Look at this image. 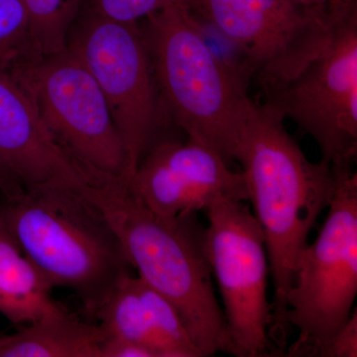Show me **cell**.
Returning a JSON list of instances; mask_svg holds the SVG:
<instances>
[{
  "label": "cell",
  "mask_w": 357,
  "mask_h": 357,
  "mask_svg": "<svg viewBox=\"0 0 357 357\" xmlns=\"http://www.w3.org/2000/svg\"><path fill=\"white\" fill-rule=\"evenodd\" d=\"M204 211V250L222 296L227 354L275 356L268 337L270 267L261 229L246 202L218 199Z\"/></svg>",
  "instance_id": "obj_9"
},
{
  "label": "cell",
  "mask_w": 357,
  "mask_h": 357,
  "mask_svg": "<svg viewBox=\"0 0 357 357\" xmlns=\"http://www.w3.org/2000/svg\"><path fill=\"white\" fill-rule=\"evenodd\" d=\"M59 145L96 175L126 178V148L100 86L69 47L7 69Z\"/></svg>",
  "instance_id": "obj_7"
},
{
  "label": "cell",
  "mask_w": 357,
  "mask_h": 357,
  "mask_svg": "<svg viewBox=\"0 0 357 357\" xmlns=\"http://www.w3.org/2000/svg\"><path fill=\"white\" fill-rule=\"evenodd\" d=\"M296 0H188L197 17L215 28L243 56L263 91L292 79L326 40L335 9Z\"/></svg>",
  "instance_id": "obj_10"
},
{
  "label": "cell",
  "mask_w": 357,
  "mask_h": 357,
  "mask_svg": "<svg viewBox=\"0 0 357 357\" xmlns=\"http://www.w3.org/2000/svg\"><path fill=\"white\" fill-rule=\"evenodd\" d=\"M173 6H188V0H86L84 8L119 22L137 23Z\"/></svg>",
  "instance_id": "obj_18"
},
{
  "label": "cell",
  "mask_w": 357,
  "mask_h": 357,
  "mask_svg": "<svg viewBox=\"0 0 357 357\" xmlns=\"http://www.w3.org/2000/svg\"><path fill=\"white\" fill-rule=\"evenodd\" d=\"M304 6L311 7H326L331 6L333 2L338 1V0H296Z\"/></svg>",
  "instance_id": "obj_22"
},
{
  "label": "cell",
  "mask_w": 357,
  "mask_h": 357,
  "mask_svg": "<svg viewBox=\"0 0 357 357\" xmlns=\"http://www.w3.org/2000/svg\"><path fill=\"white\" fill-rule=\"evenodd\" d=\"M107 337L147 345L158 357H172L182 328L172 303L140 277L126 274L95 316Z\"/></svg>",
  "instance_id": "obj_13"
},
{
  "label": "cell",
  "mask_w": 357,
  "mask_h": 357,
  "mask_svg": "<svg viewBox=\"0 0 357 357\" xmlns=\"http://www.w3.org/2000/svg\"><path fill=\"white\" fill-rule=\"evenodd\" d=\"M283 121L250 98L234 154L266 246L274 288L268 337L276 356L289 344L287 296L298 258L337 185L335 167L310 161Z\"/></svg>",
  "instance_id": "obj_1"
},
{
  "label": "cell",
  "mask_w": 357,
  "mask_h": 357,
  "mask_svg": "<svg viewBox=\"0 0 357 357\" xmlns=\"http://www.w3.org/2000/svg\"><path fill=\"white\" fill-rule=\"evenodd\" d=\"M84 194L109 220L137 276L177 309L202 357L227 354L198 213L160 217L133 196L124 178H103Z\"/></svg>",
  "instance_id": "obj_2"
},
{
  "label": "cell",
  "mask_w": 357,
  "mask_h": 357,
  "mask_svg": "<svg viewBox=\"0 0 357 357\" xmlns=\"http://www.w3.org/2000/svg\"><path fill=\"white\" fill-rule=\"evenodd\" d=\"M67 47L102 91L126 148V180L152 145L162 107L144 33L137 23L109 20L83 8Z\"/></svg>",
  "instance_id": "obj_8"
},
{
  "label": "cell",
  "mask_w": 357,
  "mask_h": 357,
  "mask_svg": "<svg viewBox=\"0 0 357 357\" xmlns=\"http://www.w3.org/2000/svg\"><path fill=\"white\" fill-rule=\"evenodd\" d=\"M0 215L52 287L70 289L93 316L132 269L109 220L84 192L23 187L0 196Z\"/></svg>",
  "instance_id": "obj_3"
},
{
  "label": "cell",
  "mask_w": 357,
  "mask_h": 357,
  "mask_svg": "<svg viewBox=\"0 0 357 357\" xmlns=\"http://www.w3.org/2000/svg\"><path fill=\"white\" fill-rule=\"evenodd\" d=\"M20 181L0 160V196H9L22 189Z\"/></svg>",
  "instance_id": "obj_21"
},
{
  "label": "cell",
  "mask_w": 357,
  "mask_h": 357,
  "mask_svg": "<svg viewBox=\"0 0 357 357\" xmlns=\"http://www.w3.org/2000/svg\"><path fill=\"white\" fill-rule=\"evenodd\" d=\"M337 185L314 243L303 249L287 296V321L299 332L287 356H306L354 312L357 295V175L351 164L333 166Z\"/></svg>",
  "instance_id": "obj_6"
},
{
  "label": "cell",
  "mask_w": 357,
  "mask_h": 357,
  "mask_svg": "<svg viewBox=\"0 0 357 357\" xmlns=\"http://www.w3.org/2000/svg\"><path fill=\"white\" fill-rule=\"evenodd\" d=\"M28 18L30 38L38 55L64 50L73 25L86 0H21Z\"/></svg>",
  "instance_id": "obj_16"
},
{
  "label": "cell",
  "mask_w": 357,
  "mask_h": 357,
  "mask_svg": "<svg viewBox=\"0 0 357 357\" xmlns=\"http://www.w3.org/2000/svg\"><path fill=\"white\" fill-rule=\"evenodd\" d=\"M53 289L0 215V314L20 326L59 314L66 309L52 298Z\"/></svg>",
  "instance_id": "obj_14"
},
{
  "label": "cell",
  "mask_w": 357,
  "mask_h": 357,
  "mask_svg": "<svg viewBox=\"0 0 357 357\" xmlns=\"http://www.w3.org/2000/svg\"><path fill=\"white\" fill-rule=\"evenodd\" d=\"M128 185L148 210L168 218L206 211L218 199L248 202L243 172H234L217 151L189 138L157 141Z\"/></svg>",
  "instance_id": "obj_11"
},
{
  "label": "cell",
  "mask_w": 357,
  "mask_h": 357,
  "mask_svg": "<svg viewBox=\"0 0 357 357\" xmlns=\"http://www.w3.org/2000/svg\"><path fill=\"white\" fill-rule=\"evenodd\" d=\"M102 357H158L147 345L131 340L107 337L102 347Z\"/></svg>",
  "instance_id": "obj_20"
},
{
  "label": "cell",
  "mask_w": 357,
  "mask_h": 357,
  "mask_svg": "<svg viewBox=\"0 0 357 357\" xmlns=\"http://www.w3.org/2000/svg\"><path fill=\"white\" fill-rule=\"evenodd\" d=\"M0 160L24 188L57 185L84 192L100 178L58 144L27 91L1 67Z\"/></svg>",
  "instance_id": "obj_12"
},
{
  "label": "cell",
  "mask_w": 357,
  "mask_h": 357,
  "mask_svg": "<svg viewBox=\"0 0 357 357\" xmlns=\"http://www.w3.org/2000/svg\"><path fill=\"white\" fill-rule=\"evenodd\" d=\"M102 326L79 321L67 310L0 333V357H102Z\"/></svg>",
  "instance_id": "obj_15"
},
{
  "label": "cell",
  "mask_w": 357,
  "mask_h": 357,
  "mask_svg": "<svg viewBox=\"0 0 357 357\" xmlns=\"http://www.w3.org/2000/svg\"><path fill=\"white\" fill-rule=\"evenodd\" d=\"M38 56L33 48L22 1L0 0V67L9 69Z\"/></svg>",
  "instance_id": "obj_17"
},
{
  "label": "cell",
  "mask_w": 357,
  "mask_h": 357,
  "mask_svg": "<svg viewBox=\"0 0 357 357\" xmlns=\"http://www.w3.org/2000/svg\"><path fill=\"white\" fill-rule=\"evenodd\" d=\"M307 357H356L357 356V312H354L344 326L332 337L312 347Z\"/></svg>",
  "instance_id": "obj_19"
},
{
  "label": "cell",
  "mask_w": 357,
  "mask_h": 357,
  "mask_svg": "<svg viewBox=\"0 0 357 357\" xmlns=\"http://www.w3.org/2000/svg\"><path fill=\"white\" fill-rule=\"evenodd\" d=\"M265 102L316 141L321 160L352 164L357 155V0L335 9L326 40L296 76L265 89Z\"/></svg>",
  "instance_id": "obj_5"
},
{
  "label": "cell",
  "mask_w": 357,
  "mask_h": 357,
  "mask_svg": "<svg viewBox=\"0 0 357 357\" xmlns=\"http://www.w3.org/2000/svg\"><path fill=\"white\" fill-rule=\"evenodd\" d=\"M146 21L142 31L162 109L189 139L229 164L250 100L248 70L217 55L203 22L187 6L167 7Z\"/></svg>",
  "instance_id": "obj_4"
}]
</instances>
